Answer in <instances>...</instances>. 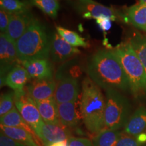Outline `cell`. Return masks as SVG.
<instances>
[{
  "label": "cell",
  "instance_id": "6da1fadb",
  "mask_svg": "<svg viewBox=\"0 0 146 146\" xmlns=\"http://www.w3.org/2000/svg\"><path fill=\"white\" fill-rule=\"evenodd\" d=\"M87 73L95 83L105 91H130L129 80L113 50H101L90 56L87 62Z\"/></svg>",
  "mask_w": 146,
  "mask_h": 146
},
{
  "label": "cell",
  "instance_id": "7a4b0ae2",
  "mask_svg": "<svg viewBox=\"0 0 146 146\" xmlns=\"http://www.w3.org/2000/svg\"><path fill=\"white\" fill-rule=\"evenodd\" d=\"M106 99L101 89L89 77L82 83L80 114L85 127L91 133L104 129Z\"/></svg>",
  "mask_w": 146,
  "mask_h": 146
},
{
  "label": "cell",
  "instance_id": "3957f363",
  "mask_svg": "<svg viewBox=\"0 0 146 146\" xmlns=\"http://www.w3.org/2000/svg\"><path fill=\"white\" fill-rule=\"evenodd\" d=\"M51 37L39 20L34 18L28 29L15 43L20 62L36 59H48Z\"/></svg>",
  "mask_w": 146,
  "mask_h": 146
},
{
  "label": "cell",
  "instance_id": "277c9868",
  "mask_svg": "<svg viewBox=\"0 0 146 146\" xmlns=\"http://www.w3.org/2000/svg\"><path fill=\"white\" fill-rule=\"evenodd\" d=\"M123 66L130 85V91L136 99L146 98V71L129 42L113 50Z\"/></svg>",
  "mask_w": 146,
  "mask_h": 146
},
{
  "label": "cell",
  "instance_id": "5b68a950",
  "mask_svg": "<svg viewBox=\"0 0 146 146\" xmlns=\"http://www.w3.org/2000/svg\"><path fill=\"white\" fill-rule=\"evenodd\" d=\"M104 129L119 130L125 127L130 118L131 104L129 100L116 89L106 91Z\"/></svg>",
  "mask_w": 146,
  "mask_h": 146
},
{
  "label": "cell",
  "instance_id": "8992f818",
  "mask_svg": "<svg viewBox=\"0 0 146 146\" xmlns=\"http://www.w3.org/2000/svg\"><path fill=\"white\" fill-rule=\"evenodd\" d=\"M15 106L26 123L35 132L43 123L36 102L29 96L25 88L14 91Z\"/></svg>",
  "mask_w": 146,
  "mask_h": 146
},
{
  "label": "cell",
  "instance_id": "52a82bcc",
  "mask_svg": "<svg viewBox=\"0 0 146 146\" xmlns=\"http://www.w3.org/2000/svg\"><path fill=\"white\" fill-rule=\"evenodd\" d=\"M75 8L83 18L97 19L100 17H107L112 21L121 19V14L117 10L100 4L93 0H76Z\"/></svg>",
  "mask_w": 146,
  "mask_h": 146
},
{
  "label": "cell",
  "instance_id": "ba28073f",
  "mask_svg": "<svg viewBox=\"0 0 146 146\" xmlns=\"http://www.w3.org/2000/svg\"><path fill=\"white\" fill-rule=\"evenodd\" d=\"M79 87L78 80L73 76H60L56 83L54 97L57 104L76 102Z\"/></svg>",
  "mask_w": 146,
  "mask_h": 146
},
{
  "label": "cell",
  "instance_id": "9c48e42d",
  "mask_svg": "<svg viewBox=\"0 0 146 146\" xmlns=\"http://www.w3.org/2000/svg\"><path fill=\"white\" fill-rule=\"evenodd\" d=\"M0 64L1 83L11 69L21 63L18 58L15 43L7 36L5 33L0 34Z\"/></svg>",
  "mask_w": 146,
  "mask_h": 146
},
{
  "label": "cell",
  "instance_id": "30bf717a",
  "mask_svg": "<svg viewBox=\"0 0 146 146\" xmlns=\"http://www.w3.org/2000/svg\"><path fill=\"white\" fill-rule=\"evenodd\" d=\"M35 133L45 146L68 139L71 137L68 128L62 125H52L44 122L35 131Z\"/></svg>",
  "mask_w": 146,
  "mask_h": 146
},
{
  "label": "cell",
  "instance_id": "8fae6325",
  "mask_svg": "<svg viewBox=\"0 0 146 146\" xmlns=\"http://www.w3.org/2000/svg\"><path fill=\"white\" fill-rule=\"evenodd\" d=\"M78 54L80 51L76 47L69 44L57 32L54 33L51 37L50 54L53 61L62 62Z\"/></svg>",
  "mask_w": 146,
  "mask_h": 146
},
{
  "label": "cell",
  "instance_id": "7c38bea8",
  "mask_svg": "<svg viewBox=\"0 0 146 146\" xmlns=\"http://www.w3.org/2000/svg\"><path fill=\"white\" fill-rule=\"evenodd\" d=\"M34 19L30 10L17 14H10V19L5 35L15 43L24 34Z\"/></svg>",
  "mask_w": 146,
  "mask_h": 146
},
{
  "label": "cell",
  "instance_id": "4fadbf2b",
  "mask_svg": "<svg viewBox=\"0 0 146 146\" xmlns=\"http://www.w3.org/2000/svg\"><path fill=\"white\" fill-rule=\"evenodd\" d=\"M56 83L53 78L33 79L25 87L27 93L35 102L42 101L54 96Z\"/></svg>",
  "mask_w": 146,
  "mask_h": 146
},
{
  "label": "cell",
  "instance_id": "5bb4252c",
  "mask_svg": "<svg viewBox=\"0 0 146 146\" xmlns=\"http://www.w3.org/2000/svg\"><path fill=\"white\" fill-rule=\"evenodd\" d=\"M33 79L53 78L52 64L48 59H36L21 62Z\"/></svg>",
  "mask_w": 146,
  "mask_h": 146
},
{
  "label": "cell",
  "instance_id": "9a60e30c",
  "mask_svg": "<svg viewBox=\"0 0 146 146\" xmlns=\"http://www.w3.org/2000/svg\"><path fill=\"white\" fill-rule=\"evenodd\" d=\"M31 78L26 69L19 63L9 71L4 80L1 83V86L5 85L13 89L14 91H21L25 88Z\"/></svg>",
  "mask_w": 146,
  "mask_h": 146
},
{
  "label": "cell",
  "instance_id": "2e32d148",
  "mask_svg": "<svg viewBox=\"0 0 146 146\" xmlns=\"http://www.w3.org/2000/svg\"><path fill=\"white\" fill-rule=\"evenodd\" d=\"M58 116L60 124L67 128H74L78 125L80 116L76 102L58 104Z\"/></svg>",
  "mask_w": 146,
  "mask_h": 146
},
{
  "label": "cell",
  "instance_id": "e0dca14e",
  "mask_svg": "<svg viewBox=\"0 0 146 146\" xmlns=\"http://www.w3.org/2000/svg\"><path fill=\"white\" fill-rule=\"evenodd\" d=\"M146 130V107L140 106L135 111L125 126L127 134L136 137Z\"/></svg>",
  "mask_w": 146,
  "mask_h": 146
},
{
  "label": "cell",
  "instance_id": "ac0fdd59",
  "mask_svg": "<svg viewBox=\"0 0 146 146\" xmlns=\"http://www.w3.org/2000/svg\"><path fill=\"white\" fill-rule=\"evenodd\" d=\"M43 122L52 125H61L58 116V104L53 96L49 99L36 102Z\"/></svg>",
  "mask_w": 146,
  "mask_h": 146
},
{
  "label": "cell",
  "instance_id": "d6986e66",
  "mask_svg": "<svg viewBox=\"0 0 146 146\" xmlns=\"http://www.w3.org/2000/svg\"><path fill=\"white\" fill-rule=\"evenodd\" d=\"M0 122H1V125L6 126V127L20 128V129H23L27 131L34 137L36 141L40 144L37 138L38 136L36 135L35 132L24 120V118L22 117L21 114H20V112H18L16 107L14 108L10 112L5 114L4 116H1L0 118Z\"/></svg>",
  "mask_w": 146,
  "mask_h": 146
},
{
  "label": "cell",
  "instance_id": "ffe728a7",
  "mask_svg": "<svg viewBox=\"0 0 146 146\" xmlns=\"http://www.w3.org/2000/svg\"><path fill=\"white\" fill-rule=\"evenodd\" d=\"M125 19L135 27L146 32V4L138 3L128 8Z\"/></svg>",
  "mask_w": 146,
  "mask_h": 146
},
{
  "label": "cell",
  "instance_id": "44dd1931",
  "mask_svg": "<svg viewBox=\"0 0 146 146\" xmlns=\"http://www.w3.org/2000/svg\"><path fill=\"white\" fill-rule=\"evenodd\" d=\"M0 128H1V133L24 145L27 146H42L36 141L34 137L30 133L25 129L16 127H6L2 125H0Z\"/></svg>",
  "mask_w": 146,
  "mask_h": 146
},
{
  "label": "cell",
  "instance_id": "7402d4cb",
  "mask_svg": "<svg viewBox=\"0 0 146 146\" xmlns=\"http://www.w3.org/2000/svg\"><path fill=\"white\" fill-rule=\"evenodd\" d=\"M121 133L119 130L104 129L93 139L94 146H116Z\"/></svg>",
  "mask_w": 146,
  "mask_h": 146
},
{
  "label": "cell",
  "instance_id": "603a6c76",
  "mask_svg": "<svg viewBox=\"0 0 146 146\" xmlns=\"http://www.w3.org/2000/svg\"><path fill=\"white\" fill-rule=\"evenodd\" d=\"M128 42L135 52L146 71V36L136 32Z\"/></svg>",
  "mask_w": 146,
  "mask_h": 146
},
{
  "label": "cell",
  "instance_id": "cb8c5ba5",
  "mask_svg": "<svg viewBox=\"0 0 146 146\" xmlns=\"http://www.w3.org/2000/svg\"><path fill=\"white\" fill-rule=\"evenodd\" d=\"M56 31L66 41L68 42L69 44L72 46L75 47H88V43H87L85 39L82 37L80 35H78L77 33L60 26L56 27Z\"/></svg>",
  "mask_w": 146,
  "mask_h": 146
},
{
  "label": "cell",
  "instance_id": "d4e9b609",
  "mask_svg": "<svg viewBox=\"0 0 146 146\" xmlns=\"http://www.w3.org/2000/svg\"><path fill=\"white\" fill-rule=\"evenodd\" d=\"M29 2L31 5L39 8L50 17L52 18L57 17L60 8L58 0H30Z\"/></svg>",
  "mask_w": 146,
  "mask_h": 146
},
{
  "label": "cell",
  "instance_id": "484cf974",
  "mask_svg": "<svg viewBox=\"0 0 146 146\" xmlns=\"http://www.w3.org/2000/svg\"><path fill=\"white\" fill-rule=\"evenodd\" d=\"M31 3L22 0H0L1 9L10 14H17L29 10Z\"/></svg>",
  "mask_w": 146,
  "mask_h": 146
},
{
  "label": "cell",
  "instance_id": "4316f807",
  "mask_svg": "<svg viewBox=\"0 0 146 146\" xmlns=\"http://www.w3.org/2000/svg\"><path fill=\"white\" fill-rule=\"evenodd\" d=\"M14 91L1 94L0 98V116L1 117L10 112L14 108L16 107L14 106Z\"/></svg>",
  "mask_w": 146,
  "mask_h": 146
},
{
  "label": "cell",
  "instance_id": "83f0119b",
  "mask_svg": "<svg viewBox=\"0 0 146 146\" xmlns=\"http://www.w3.org/2000/svg\"><path fill=\"white\" fill-rule=\"evenodd\" d=\"M116 146H141L136 140L135 137L122 132Z\"/></svg>",
  "mask_w": 146,
  "mask_h": 146
},
{
  "label": "cell",
  "instance_id": "f1b7e54d",
  "mask_svg": "<svg viewBox=\"0 0 146 146\" xmlns=\"http://www.w3.org/2000/svg\"><path fill=\"white\" fill-rule=\"evenodd\" d=\"M68 141V146H94L92 141L87 138L70 137Z\"/></svg>",
  "mask_w": 146,
  "mask_h": 146
},
{
  "label": "cell",
  "instance_id": "f546056e",
  "mask_svg": "<svg viewBox=\"0 0 146 146\" xmlns=\"http://www.w3.org/2000/svg\"><path fill=\"white\" fill-rule=\"evenodd\" d=\"M10 19V14L1 9L0 10V31L1 33H5Z\"/></svg>",
  "mask_w": 146,
  "mask_h": 146
},
{
  "label": "cell",
  "instance_id": "4dcf8cb0",
  "mask_svg": "<svg viewBox=\"0 0 146 146\" xmlns=\"http://www.w3.org/2000/svg\"><path fill=\"white\" fill-rule=\"evenodd\" d=\"M96 23L103 32L106 33L112 27V20L107 17H100L96 19Z\"/></svg>",
  "mask_w": 146,
  "mask_h": 146
},
{
  "label": "cell",
  "instance_id": "1f68e13d",
  "mask_svg": "<svg viewBox=\"0 0 146 146\" xmlns=\"http://www.w3.org/2000/svg\"><path fill=\"white\" fill-rule=\"evenodd\" d=\"M0 146H27L23 143L15 141L6 136L5 134L1 132L0 135Z\"/></svg>",
  "mask_w": 146,
  "mask_h": 146
},
{
  "label": "cell",
  "instance_id": "d6a6232c",
  "mask_svg": "<svg viewBox=\"0 0 146 146\" xmlns=\"http://www.w3.org/2000/svg\"><path fill=\"white\" fill-rule=\"evenodd\" d=\"M135 138L139 144L146 143V132L144 131V132L140 133V134H139L138 135L135 137Z\"/></svg>",
  "mask_w": 146,
  "mask_h": 146
},
{
  "label": "cell",
  "instance_id": "836d02e7",
  "mask_svg": "<svg viewBox=\"0 0 146 146\" xmlns=\"http://www.w3.org/2000/svg\"><path fill=\"white\" fill-rule=\"evenodd\" d=\"M47 146H68V139H66V140H64V141L51 143Z\"/></svg>",
  "mask_w": 146,
  "mask_h": 146
},
{
  "label": "cell",
  "instance_id": "e575fe53",
  "mask_svg": "<svg viewBox=\"0 0 146 146\" xmlns=\"http://www.w3.org/2000/svg\"><path fill=\"white\" fill-rule=\"evenodd\" d=\"M141 4H146V0H139Z\"/></svg>",
  "mask_w": 146,
  "mask_h": 146
},
{
  "label": "cell",
  "instance_id": "d590c367",
  "mask_svg": "<svg viewBox=\"0 0 146 146\" xmlns=\"http://www.w3.org/2000/svg\"><path fill=\"white\" fill-rule=\"evenodd\" d=\"M145 132H146V130H145Z\"/></svg>",
  "mask_w": 146,
  "mask_h": 146
},
{
  "label": "cell",
  "instance_id": "8d00e7d4",
  "mask_svg": "<svg viewBox=\"0 0 146 146\" xmlns=\"http://www.w3.org/2000/svg\"></svg>",
  "mask_w": 146,
  "mask_h": 146
}]
</instances>
